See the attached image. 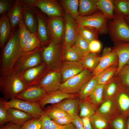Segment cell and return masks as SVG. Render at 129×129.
<instances>
[{
	"mask_svg": "<svg viewBox=\"0 0 129 129\" xmlns=\"http://www.w3.org/2000/svg\"><path fill=\"white\" fill-rule=\"evenodd\" d=\"M3 48L0 60V74L12 72L16 62L23 53L19 37V28L12 32Z\"/></svg>",
	"mask_w": 129,
	"mask_h": 129,
	"instance_id": "obj_1",
	"label": "cell"
},
{
	"mask_svg": "<svg viewBox=\"0 0 129 129\" xmlns=\"http://www.w3.org/2000/svg\"><path fill=\"white\" fill-rule=\"evenodd\" d=\"M28 86L19 75L12 71L5 75H0V90L4 97L7 99L11 100L15 98Z\"/></svg>",
	"mask_w": 129,
	"mask_h": 129,
	"instance_id": "obj_2",
	"label": "cell"
},
{
	"mask_svg": "<svg viewBox=\"0 0 129 129\" xmlns=\"http://www.w3.org/2000/svg\"><path fill=\"white\" fill-rule=\"evenodd\" d=\"M42 46L31 51L23 53L14 65L12 71L20 76L27 70L41 64Z\"/></svg>",
	"mask_w": 129,
	"mask_h": 129,
	"instance_id": "obj_3",
	"label": "cell"
},
{
	"mask_svg": "<svg viewBox=\"0 0 129 129\" xmlns=\"http://www.w3.org/2000/svg\"><path fill=\"white\" fill-rule=\"evenodd\" d=\"M108 32L114 43L129 42V25L123 16L114 13L113 18L108 21Z\"/></svg>",
	"mask_w": 129,
	"mask_h": 129,
	"instance_id": "obj_4",
	"label": "cell"
},
{
	"mask_svg": "<svg viewBox=\"0 0 129 129\" xmlns=\"http://www.w3.org/2000/svg\"><path fill=\"white\" fill-rule=\"evenodd\" d=\"M75 20L78 26L86 27L97 31L99 34L108 33V20L100 11L87 16H78Z\"/></svg>",
	"mask_w": 129,
	"mask_h": 129,
	"instance_id": "obj_5",
	"label": "cell"
},
{
	"mask_svg": "<svg viewBox=\"0 0 129 129\" xmlns=\"http://www.w3.org/2000/svg\"><path fill=\"white\" fill-rule=\"evenodd\" d=\"M23 4L30 7H37L48 16L64 17L65 13L59 3L55 0H24Z\"/></svg>",
	"mask_w": 129,
	"mask_h": 129,
	"instance_id": "obj_6",
	"label": "cell"
},
{
	"mask_svg": "<svg viewBox=\"0 0 129 129\" xmlns=\"http://www.w3.org/2000/svg\"><path fill=\"white\" fill-rule=\"evenodd\" d=\"M92 76V72L85 69L79 74L61 83L59 90L70 94L79 92Z\"/></svg>",
	"mask_w": 129,
	"mask_h": 129,
	"instance_id": "obj_7",
	"label": "cell"
},
{
	"mask_svg": "<svg viewBox=\"0 0 129 129\" xmlns=\"http://www.w3.org/2000/svg\"><path fill=\"white\" fill-rule=\"evenodd\" d=\"M5 108L13 107L25 111L29 114L33 118H38L44 114L43 110L38 102H31L14 98L4 103Z\"/></svg>",
	"mask_w": 129,
	"mask_h": 129,
	"instance_id": "obj_8",
	"label": "cell"
},
{
	"mask_svg": "<svg viewBox=\"0 0 129 129\" xmlns=\"http://www.w3.org/2000/svg\"><path fill=\"white\" fill-rule=\"evenodd\" d=\"M64 18V25L63 46L66 49L74 45L78 33V26L75 19L69 14L65 13Z\"/></svg>",
	"mask_w": 129,
	"mask_h": 129,
	"instance_id": "obj_9",
	"label": "cell"
},
{
	"mask_svg": "<svg viewBox=\"0 0 129 129\" xmlns=\"http://www.w3.org/2000/svg\"><path fill=\"white\" fill-rule=\"evenodd\" d=\"M61 78L60 72L54 69L50 70L40 80L33 84L38 85L49 93L59 90Z\"/></svg>",
	"mask_w": 129,
	"mask_h": 129,
	"instance_id": "obj_10",
	"label": "cell"
},
{
	"mask_svg": "<svg viewBox=\"0 0 129 129\" xmlns=\"http://www.w3.org/2000/svg\"><path fill=\"white\" fill-rule=\"evenodd\" d=\"M60 43L50 41L44 48L42 53V57L44 63L50 70L54 69L58 63L62 52Z\"/></svg>",
	"mask_w": 129,
	"mask_h": 129,
	"instance_id": "obj_11",
	"label": "cell"
},
{
	"mask_svg": "<svg viewBox=\"0 0 129 129\" xmlns=\"http://www.w3.org/2000/svg\"><path fill=\"white\" fill-rule=\"evenodd\" d=\"M46 20L50 41L60 43L62 41L64 33V17L48 16Z\"/></svg>",
	"mask_w": 129,
	"mask_h": 129,
	"instance_id": "obj_12",
	"label": "cell"
},
{
	"mask_svg": "<svg viewBox=\"0 0 129 129\" xmlns=\"http://www.w3.org/2000/svg\"><path fill=\"white\" fill-rule=\"evenodd\" d=\"M116 53L110 47H105L101 56L99 63L92 72L93 76H97L102 71L112 65L118 64Z\"/></svg>",
	"mask_w": 129,
	"mask_h": 129,
	"instance_id": "obj_13",
	"label": "cell"
},
{
	"mask_svg": "<svg viewBox=\"0 0 129 129\" xmlns=\"http://www.w3.org/2000/svg\"><path fill=\"white\" fill-rule=\"evenodd\" d=\"M50 70L44 62L30 68L20 76L21 79L28 86L34 84L40 80Z\"/></svg>",
	"mask_w": 129,
	"mask_h": 129,
	"instance_id": "obj_14",
	"label": "cell"
},
{
	"mask_svg": "<svg viewBox=\"0 0 129 129\" xmlns=\"http://www.w3.org/2000/svg\"><path fill=\"white\" fill-rule=\"evenodd\" d=\"M48 93L38 85L28 86L15 98L31 102H38Z\"/></svg>",
	"mask_w": 129,
	"mask_h": 129,
	"instance_id": "obj_15",
	"label": "cell"
},
{
	"mask_svg": "<svg viewBox=\"0 0 129 129\" xmlns=\"http://www.w3.org/2000/svg\"><path fill=\"white\" fill-rule=\"evenodd\" d=\"M77 96V95L68 93L59 90L48 93L38 103L43 109L47 104H57L65 99L75 98Z\"/></svg>",
	"mask_w": 129,
	"mask_h": 129,
	"instance_id": "obj_16",
	"label": "cell"
},
{
	"mask_svg": "<svg viewBox=\"0 0 129 129\" xmlns=\"http://www.w3.org/2000/svg\"><path fill=\"white\" fill-rule=\"evenodd\" d=\"M114 43V46L112 49L117 54L118 59V68L116 76L129 61V42H118Z\"/></svg>",
	"mask_w": 129,
	"mask_h": 129,
	"instance_id": "obj_17",
	"label": "cell"
},
{
	"mask_svg": "<svg viewBox=\"0 0 129 129\" xmlns=\"http://www.w3.org/2000/svg\"><path fill=\"white\" fill-rule=\"evenodd\" d=\"M85 69L81 62L66 61L63 64L60 72L63 82Z\"/></svg>",
	"mask_w": 129,
	"mask_h": 129,
	"instance_id": "obj_18",
	"label": "cell"
},
{
	"mask_svg": "<svg viewBox=\"0 0 129 129\" xmlns=\"http://www.w3.org/2000/svg\"><path fill=\"white\" fill-rule=\"evenodd\" d=\"M34 10L37 21V32L43 45L50 41L46 18L38 11Z\"/></svg>",
	"mask_w": 129,
	"mask_h": 129,
	"instance_id": "obj_19",
	"label": "cell"
},
{
	"mask_svg": "<svg viewBox=\"0 0 129 129\" xmlns=\"http://www.w3.org/2000/svg\"><path fill=\"white\" fill-rule=\"evenodd\" d=\"M9 122L22 125L33 118L28 113L17 108L11 107L7 109Z\"/></svg>",
	"mask_w": 129,
	"mask_h": 129,
	"instance_id": "obj_20",
	"label": "cell"
},
{
	"mask_svg": "<svg viewBox=\"0 0 129 129\" xmlns=\"http://www.w3.org/2000/svg\"><path fill=\"white\" fill-rule=\"evenodd\" d=\"M23 5L22 0H16L14 3L8 14V17L11 26L12 32L22 20Z\"/></svg>",
	"mask_w": 129,
	"mask_h": 129,
	"instance_id": "obj_21",
	"label": "cell"
},
{
	"mask_svg": "<svg viewBox=\"0 0 129 129\" xmlns=\"http://www.w3.org/2000/svg\"><path fill=\"white\" fill-rule=\"evenodd\" d=\"M80 100L79 98L67 99L59 103L53 105L61 108L68 116L72 118L78 114Z\"/></svg>",
	"mask_w": 129,
	"mask_h": 129,
	"instance_id": "obj_22",
	"label": "cell"
},
{
	"mask_svg": "<svg viewBox=\"0 0 129 129\" xmlns=\"http://www.w3.org/2000/svg\"><path fill=\"white\" fill-rule=\"evenodd\" d=\"M33 9L32 7L25 5L22 9L23 21L31 33L37 32V23Z\"/></svg>",
	"mask_w": 129,
	"mask_h": 129,
	"instance_id": "obj_23",
	"label": "cell"
},
{
	"mask_svg": "<svg viewBox=\"0 0 129 129\" xmlns=\"http://www.w3.org/2000/svg\"><path fill=\"white\" fill-rule=\"evenodd\" d=\"M11 28L8 17L5 14L0 20V47L2 48L10 36Z\"/></svg>",
	"mask_w": 129,
	"mask_h": 129,
	"instance_id": "obj_24",
	"label": "cell"
},
{
	"mask_svg": "<svg viewBox=\"0 0 129 129\" xmlns=\"http://www.w3.org/2000/svg\"><path fill=\"white\" fill-rule=\"evenodd\" d=\"M97 1L98 0H79V15L88 16L98 11L97 5Z\"/></svg>",
	"mask_w": 129,
	"mask_h": 129,
	"instance_id": "obj_25",
	"label": "cell"
},
{
	"mask_svg": "<svg viewBox=\"0 0 129 129\" xmlns=\"http://www.w3.org/2000/svg\"><path fill=\"white\" fill-rule=\"evenodd\" d=\"M97 5L99 10L101 11L109 20L113 18L114 8L112 0H98Z\"/></svg>",
	"mask_w": 129,
	"mask_h": 129,
	"instance_id": "obj_26",
	"label": "cell"
},
{
	"mask_svg": "<svg viewBox=\"0 0 129 129\" xmlns=\"http://www.w3.org/2000/svg\"><path fill=\"white\" fill-rule=\"evenodd\" d=\"M114 97L107 99L104 101L99 108L96 110V113L104 117L108 120V118L112 115L115 108V101L113 99Z\"/></svg>",
	"mask_w": 129,
	"mask_h": 129,
	"instance_id": "obj_27",
	"label": "cell"
},
{
	"mask_svg": "<svg viewBox=\"0 0 129 129\" xmlns=\"http://www.w3.org/2000/svg\"><path fill=\"white\" fill-rule=\"evenodd\" d=\"M65 13L70 15L75 19L79 16V0H61L59 1Z\"/></svg>",
	"mask_w": 129,
	"mask_h": 129,
	"instance_id": "obj_28",
	"label": "cell"
},
{
	"mask_svg": "<svg viewBox=\"0 0 129 129\" xmlns=\"http://www.w3.org/2000/svg\"><path fill=\"white\" fill-rule=\"evenodd\" d=\"M118 64L111 66L101 72L97 76L98 85H105L116 76Z\"/></svg>",
	"mask_w": 129,
	"mask_h": 129,
	"instance_id": "obj_29",
	"label": "cell"
},
{
	"mask_svg": "<svg viewBox=\"0 0 129 129\" xmlns=\"http://www.w3.org/2000/svg\"><path fill=\"white\" fill-rule=\"evenodd\" d=\"M97 85V76H93L78 92V95L80 100H84L89 97Z\"/></svg>",
	"mask_w": 129,
	"mask_h": 129,
	"instance_id": "obj_30",
	"label": "cell"
},
{
	"mask_svg": "<svg viewBox=\"0 0 129 129\" xmlns=\"http://www.w3.org/2000/svg\"><path fill=\"white\" fill-rule=\"evenodd\" d=\"M89 118L93 129H111V122L97 113H96Z\"/></svg>",
	"mask_w": 129,
	"mask_h": 129,
	"instance_id": "obj_31",
	"label": "cell"
},
{
	"mask_svg": "<svg viewBox=\"0 0 129 129\" xmlns=\"http://www.w3.org/2000/svg\"><path fill=\"white\" fill-rule=\"evenodd\" d=\"M96 107L86 98L80 100L79 104V116L81 118H90L96 113Z\"/></svg>",
	"mask_w": 129,
	"mask_h": 129,
	"instance_id": "obj_32",
	"label": "cell"
},
{
	"mask_svg": "<svg viewBox=\"0 0 129 129\" xmlns=\"http://www.w3.org/2000/svg\"><path fill=\"white\" fill-rule=\"evenodd\" d=\"M120 84L117 77L115 76L104 85V97L108 99L115 97Z\"/></svg>",
	"mask_w": 129,
	"mask_h": 129,
	"instance_id": "obj_33",
	"label": "cell"
},
{
	"mask_svg": "<svg viewBox=\"0 0 129 129\" xmlns=\"http://www.w3.org/2000/svg\"><path fill=\"white\" fill-rule=\"evenodd\" d=\"M100 57L97 53L90 52L83 58L81 62L85 69L92 72L98 65Z\"/></svg>",
	"mask_w": 129,
	"mask_h": 129,
	"instance_id": "obj_34",
	"label": "cell"
},
{
	"mask_svg": "<svg viewBox=\"0 0 129 129\" xmlns=\"http://www.w3.org/2000/svg\"><path fill=\"white\" fill-rule=\"evenodd\" d=\"M41 129H76L72 123L63 126L57 124L44 113L41 117Z\"/></svg>",
	"mask_w": 129,
	"mask_h": 129,
	"instance_id": "obj_35",
	"label": "cell"
},
{
	"mask_svg": "<svg viewBox=\"0 0 129 129\" xmlns=\"http://www.w3.org/2000/svg\"><path fill=\"white\" fill-rule=\"evenodd\" d=\"M117 99V103L120 110L122 112H126L129 109V96L123 91L120 84L115 96Z\"/></svg>",
	"mask_w": 129,
	"mask_h": 129,
	"instance_id": "obj_36",
	"label": "cell"
},
{
	"mask_svg": "<svg viewBox=\"0 0 129 129\" xmlns=\"http://www.w3.org/2000/svg\"><path fill=\"white\" fill-rule=\"evenodd\" d=\"M42 45L37 32L31 33L23 49V52L26 53L31 51Z\"/></svg>",
	"mask_w": 129,
	"mask_h": 129,
	"instance_id": "obj_37",
	"label": "cell"
},
{
	"mask_svg": "<svg viewBox=\"0 0 129 129\" xmlns=\"http://www.w3.org/2000/svg\"><path fill=\"white\" fill-rule=\"evenodd\" d=\"M78 31L82 37L89 43L94 40L98 39L99 34L97 31L93 29L78 26Z\"/></svg>",
	"mask_w": 129,
	"mask_h": 129,
	"instance_id": "obj_38",
	"label": "cell"
},
{
	"mask_svg": "<svg viewBox=\"0 0 129 129\" xmlns=\"http://www.w3.org/2000/svg\"><path fill=\"white\" fill-rule=\"evenodd\" d=\"M44 114L51 120L68 115L64 111L53 104L43 110Z\"/></svg>",
	"mask_w": 129,
	"mask_h": 129,
	"instance_id": "obj_39",
	"label": "cell"
},
{
	"mask_svg": "<svg viewBox=\"0 0 129 129\" xmlns=\"http://www.w3.org/2000/svg\"><path fill=\"white\" fill-rule=\"evenodd\" d=\"M104 86V85H98L89 97V101L96 106L100 104L102 101Z\"/></svg>",
	"mask_w": 129,
	"mask_h": 129,
	"instance_id": "obj_40",
	"label": "cell"
},
{
	"mask_svg": "<svg viewBox=\"0 0 129 129\" xmlns=\"http://www.w3.org/2000/svg\"><path fill=\"white\" fill-rule=\"evenodd\" d=\"M89 45V43L78 32L76 40L73 46L82 54L83 58L90 53Z\"/></svg>",
	"mask_w": 129,
	"mask_h": 129,
	"instance_id": "obj_41",
	"label": "cell"
},
{
	"mask_svg": "<svg viewBox=\"0 0 129 129\" xmlns=\"http://www.w3.org/2000/svg\"><path fill=\"white\" fill-rule=\"evenodd\" d=\"M114 12L123 17L129 16L127 0H113Z\"/></svg>",
	"mask_w": 129,
	"mask_h": 129,
	"instance_id": "obj_42",
	"label": "cell"
},
{
	"mask_svg": "<svg viewBox=\"0 0 129 129\" xmlns=\"http://www.w3.org/2000/svg\"><path fill=\"white\" fill-rule=\"evenodd\" d=\"M64 50V58L67 61L81 62L83 58L82 55L73 46Z\"/></svg>",
	"mask_w": 129,
	"mask_h": 129,
	"instance_id": "obj_43",
	"label": "cell"
},
{
	"mask_svg": "<svg viewBox=\"0 0 129 129\" xmlns=\"http://www.w3.org/2000/svg\"><path fill=\"white\" fill-rule=\"evenodd\" d=\"M18 26L19 40L23 51L31 33L26 27L22 20L19 24Z\"/></svg>",
	"mask_w": 129,
	"mask_h": 129,
	"instance_id": "obj_44",
	"label": "cell"
},
{
	"mask_svg": "<svg viewBox=\"0 0 129 129\" xmlns=\"http://www.w3.org/2000/svg\"><path fill=\"white\" fill-rule=\"evenodd\" d=\"M115 76L121 84L129 86V66L128 64L124 67Z\"/></svg>",
	"mask_w": 129,
	"mask_h": 129,
	"instance_id": "obj_45",
	"label": "cell"
},
{
	"mask_svg": "<svg viewBox=\"0 0 129 129\" xmlns=\"http://www.w3.org/2000/svg\"><path fill=\"white\" fill-rule=\"evenodd\" d=\"M41 117L38 118H32L22 124L20 129H41Z\"/></svg>",
	"mask_w": 129,
	"mask_h": 129,
	"instance_id": "obj_46",
	"label": "cell"
},
{
	"mask_svg": "<svg viewBox=\"0 0 129 129\" xmlns=\"http://www.w3.org/2000/svg\"><path fill=\"white\" fill-rule=\"evenodd\" d=\"M7 99L4 97L0 98V126L9 122L7 109L4 104Z\"/></svg>",
	"mask_w": 129,
	"mask_h": 129,
	"instance_id": "obj_47",
	"label": "cell"
},
{
	"mask_svg": "<svg viewBox=\"0 0 129 129\" xmlns=\"http://www.w3.org/2000/svg\"><path fill=\"white\" fill-rule=\"evenodd\" d=\"M111 129H126L124 120L121 117H118L112 120L110 122Z\"/></svg>",
	"mask_w": 129,
	"mask_h": 129,
	"instance_id": "obj_48",
	"label": "cell"
},
{
	"mask_svg": "<svg viewBox=\"0 0 129 129\" xmlns=\"http://www.w3.org/2000/svg\"><path fill=\"white\" fill-rule=\"evenodd\" d=\"M89 48L90 52L97 53L101 49V43L98 39L94 40L89 43Z\"/></svg>",
	"mask_w": 129,
	"mask_h": 129,
	"instance_id": "obj_49",
	"label": "cell"
},
{
	"mask_svg": "<svg viewBox=\"0 0 129 129\" xmlns=\"http://www.w3.org/2000/svg\"><path fill=\"white\" fill-rule=\"evenodd\" d=\"M13 1L11 0H0V14L2 15L10 8Z\"/></svg>",
	"mask_w": 129,
	"mask_h": 129,
	"instance_id": "obj_50",
	"label": "cell"
},
{
	"mask_svg": "<svg viewBox=\"0 0 129 129\" xmlns=\"http://www.w3.org/2000/svg\"><path fill=\"white\" fill-rule=\"evenodd\" d=\"M52 120L57 124L63 126L72 123V118L67 115Z\"/></svg>",
	"mask_w": 129,
	"mask_h": 129,
	"instance_id": "obj_51",
	"label": "cell"
},
{
	"mask_svg": "<svg viewBox=\"0 0 129 129\" xmlns=\"http://www.w3.org/2000/svg\"><path fill=\"white\" fill-rule=\"evenodd\" d=\"M72 123L74 125L76 129H84L82 118L78 114L72 118Z\"/></svg>",
	"mask_w": 129,
	"mask_h": 129,
	"instance_id": "obj_52",
	"label": "cell"
},
{
	"mask_svg": "<svg viewBox=\"0 0 129 129\" xmlns=\"http://www.w3.org/2000/svg\"><path fill=\"white\" fill-rule=\"evenodd\" d=\"M22 125L16 124L9 122L4 125L0 126V129H20Z\"/></svg>",
	"mask_w": 129,
	"mask_h": 129,
	"instance_id": "obj_53",
	"label": "cell"
},
{
	"mask_svg": "<svg viewBox=\"0 0 129 129\" xmlns=\"http://www.w3.org/2000/svg\"><path fill=\"white\" fill-rule=\"evenodd\" d=\"M84 129H93L89 118H82Z\"/></svg>",
	"mask_w": 129,
	"mask_h": 129,
	"instance_id": "obj_54",
	"label": "cell"
},
{
	"mask_svg": "<svg viewBox=\"0 0 129 129\" xmlns=\"http://www.w3.org/2000/svg\"><path fill=\"white\" fill-rule=\"evenodd\" d=\"M123 17L125 21L129 25V16Z\"/></svg>",
	"mask_w": 129,
	"mask_h": 129,
	"instance_id": "obj_55",
	"label": "cell"
},
{
	"mask_svg": "<svg viewBox=\"0 0 129 129\" xmlns=\"http://www.w3.org/2000/svg\"><path fill=\"white\" fill-rule=\"evenodd\" d=\"M126 129H129V119L126 125Z\"/></svg>",
	"mask_w": 129,
	"mask_h": 129,
	"instance_id": "obj_56",
	"label": "cell"
},
{
	"mask_svg": "<svg viewBox=\"0 0 129 129\" xmlns=\"http://www.w3.org/2000/svg\"><path fill=\"white\" fill-rule=\"evenodd\" d=\"M127 0V3H128V9H129V0Z\"/></svg>",
	"mask_w": 129,
	"mask_h": 129,
	"instance_id": "obj_57",
	"label": "cell"
},
{
	"mask_svg": "<svg viewBox=\"0 0 129 129\" xmlns=\"http://www.w3.org/2000/svg\"><path fill=\"white\" fill-rule=\"evenodd\" d=\"M127 64L129 65V62H128V64Z\"/></svg>",
	"mask_w": 129,
	"mask_h": 129,
	"instance_id": "obj_58",
	"label": "cell"
},
{
	"mask_svg": "<svg viewBox=\"0 0 129 129\" xmlns=\"http://www.w3.org/2000/svg\"></svg>",
	"mask_w": 129,
	"mask_h": 129,
	"instance_id": "obj_59",
	"label": "cell"
}]
</instances>
